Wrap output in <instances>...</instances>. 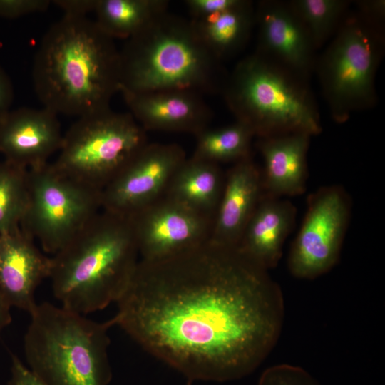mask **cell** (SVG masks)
I'll use <instances>...</instances> for the list:
<instances>
[{"instance_id":"13","label":"cell","mask_w":385,"mask_h":385,"mask_svg":"<svg viewBox=\"0 0 385 385\" xmlns=\"http://www.w3.org/2000/svg\"><path fill=\"white\" fill-rule=\"evenodd\" d=\"M255 52L307 81L314 71L316 48L289 1L265 0L255 7Z\"/></svg>"},{"instance_id":"32","label":"cell","mask_w":385,"mask_h":385,"mask_svg":"<svg viewBox=\"0 0 385 385\" xmlns=\"http://www.w3.org/2000/svg\"><path fill=\"white\" fill-rule=\"evenodd\" d=\"M14 88L10 78L0 66V118L10 111Z\"/></svg>"},{"instance_id":"3","label":"cell","mask_w":385,"mask_h":385,"mask_svg":"<svg viewBox=\"0 0 385 385\" xmlns=\"http://www.w3.org/2000/svg\"><path fill=\"white\" fill-rule=\"evenodd\" d=\"M140 260L130 219L102 209L51 257L53 293L71 312L101 310L121 297Z\"/></svg>"},{"instance_id":"14","label":"cell","mask_w":385,"mask_h":385,"mask_svg":"<svg viewBox=\"0 0 385 385\" xmlns=\"http://www.w3.org/2000/svg\"><path fill=\"white\" fill-rule=\"evenodd\" d=\"M58 115L43 108H20L0 118V153L26 170L48 163L63 141Z\"/></svg>"},{"instance_id":"21","label":"cell","mask_w":385,"mask_h":385,"mask_svg":"<svg viewBox=\"0 0 385 385\" xmlns=\"http://www.w3.org/2000/svg\"><path fill=\"white\" fill-rule=\"evenodd\" d=\"M190 20L205 46L222 62L248 42L255 26V6L251 1L238 0L229 9Z\"/></svg>"},{"instance_id":"20","label":"cell","mask_w":385,"mask_h":385,"mask_svg":"<svg viewBox=\"0 0 385 385\" xmlns=\"http://www.w3.org/2000/svg\"><path fill=\"white\" fill-rule=\"evenodd\" d=\"M225 175L220 165L191 156L176 171L164 195L215 219Z\"/></svg>"},{"instance_id":"28","label":"cell","mask_w":385,"mask_h":385,"mask_svg":"<svg viewBox=\"0 0 385 385\" xmlns=\"http://www.w3.org/2000/svg\"><path fill=\"white\" fill-rule=\"evenodd\" d=\"M238 0H187L185 4L191 19H198L222 11L234 6Z\"/></svg>"},{"instance_id":"24","label":"cell","mask_w":385,"mask_h":385,"mask_svg":"<svg viewBox=\"0 0 385 385\" xmlns=\"http://www.w3.org/2000/svg\"><path fill=\"white\" fill-rule=\"evenodd\" d=\"M292 6L306 26L316 50L332 39L349 11L346 0H292Z\"/></svg>"},{"instance_id":"19","label":"cell","mask_w":385,"mask_h":385,"mask_svg":"<svg viewBox=\"0 0 385 385\" xmlns=\"http://www.w3.org/2000/svg\"><path fill=\"white\" fill-rule=\"evenodd\" d=\"M296 214L290 201L263 194L237 247L266 270L276 267Z\"/></svg>"},{"instance_id":"10","label":"cell","mask_w":385,"mask_h":385,"mask_svg":"<svg viewBox=\"0 0 385 385\" xmlns=\"http://www.w3.org/2000/svg\"><path fill=\"white\" fill-rule=\"evenodd\" d=\"M350 212L349 197L341 186L323 187L309 196L288 257V268L294 277L314 279L337 265Z\"/></svg>"},{"instance_id":"27","label":"cell","mask_w":385,"mask_h":385,"mask_svg":"<svg viewBox=\"0 0 385 385\" xmlns=\"http://www.w3.org/2000/svg\"><path fill=\"white\" fill-rule=\"evenodd\" d=\"M51 4L48 0H0V16L15 19L42 12Z\"/></svg>"},{"instance_id":"22","label":"cell","mask_w":385,"mask_h":385,"mask_svg":"<svg viewBox=\"0 0 385 385\" xmlns=\"http://www.w3.org/2000/svg\"><path fill=\"white\" fill-rule=\"evenodd\" d=\"M166 0H97V26L108 36L128 38L168 11Z\"/></svg>"},{"instance_id":"26","label":"cell","mask_w":385,"mask_h":385,"mask_svg":"<svg viewBox=\"0 0 385 385\" xmlns=\"http://www.w3.org/2000/svg\"><path fill=\"white\" fill-rule=\"evenodd\" d=\"M258 385H322L303 368L280 364L266 369Z\"/></svg>"},{"instance_id":"25","label":"cell","mask_w":385,"mask_h":385,"mask_svg":"<svg viewBox=\"0 0 385 385\" xmlns=\"http://www.w3.org/2000/svg\"><path fill=\"white\" fill-rule=\"evenodd\" d=\"M28 200L27 170L0 161V234L20 227Z\"/></svg>"},{"instance_id":"23","label":"cell","mask_w":385,"mask_h":385,"mask_svg":"<svg viewBox=\"0 0 385 385\" xmlns=\"http://www.w3.org/2000/svg\"><path fill=\"white\" fill-rule=\"evenodd\" d=\"M196 145L192 156L215 164L237 162L251 155L252 130L245 124L207 128L195 135Z\"/></svg>"},{"instance_id":"33","label":"cell","mask_w":385,"mask_h":385,"mask_svg":"<svg viewBox=\"0 0 385 385\" xmlns=\"http://www.w3.org/2000/svg\"><path fill=\"white\" fill-rule=\"evenodd\" d=\"M10 307L11 306L0 294V332L11 322Z\"/></svg>"},{"instance_id":"7","label":"cell","mask_w":385,"mask_h":385,"mask_svg":"<svg viewBox=\"0 0 385 385\" xmlns=\"http://www.w3.org/2000/svg\"><path fill=\"white\" fill-rule=\"evenodd\" d=\"M384 51L383 24L349 11L314 68L335 122L376 103L375 78Z\"/></svg>"},{"instance_id":"9","label":"cell","mask_w":385,"mask_h":385,"mask_svg":"<svg viewBox=\"0 0 385 385\" xmlns=\"http://www.w3.org/2000/svg\"><path fill=\"white\" fill-rule=\"evenodd\" d=\"M28 200L20 228L56 254L102 210L101 190L73 180L51 163L27 170Z\"/></svg>"},{"instance_id":"16","label":"cell","mask_w":385,"mask_h":385,"mask_svg":"<svg viewBox=\"0 0 385 385\" xmlns=\"http://www.w3.org/2000/svg\"><path fill=\"white\" fill-rule=\"evenodd\" d=\"M51 257L36 247L20 227L0 234V294L12 307L30 313L36 306L35 291L49 278Z\"/></svg>"},{"instance_id":"12","label":"cell","mask_w":385,"mask_h":385,"mask_svg":"<svg viewBox=\"0 0 385 385\" xmlns=\"http://www.w3.org/2000/svg\"><path fill=\"white\" fill-rule=\"evenodd\" d=\"M140 260H163L210 240L214 218L163 195L130 217Z\"/></svg>"},{"instance_id":"18","label":"cell","mask_w":385,"mask_h":385,"mask_svg":"<svg viewBox=\"0 0 385 385\" xmlns=\"http://www.w3.org/2000/svg\"><path fill=\"white\" fill-rule=\"evenodd\" d=\"M310 138L305 133L258 138L257 148L264 161L261 171L263 194L279 197L304 192Z\"/></svg>"},{"instance_id":"11","label":"cell","mask_w":385,"mask_h":385,"mask_svg":"<svg viewBox=\"0 0 385 385\" xmlns=\"http://www.w3.org/2000/svg\"><path fill=\"white\" fill-rule=\"evenodd\" d=\"M187 158L176 143H147L101 190L102 209L130 217L163 197Z\"/></svg>"},{"instance_id":"15","label":"cell","mask_w":385,"mask_h":385,"mask_svg":"<svg viewBox=\"0 0 385 385\" xmlns=\"http://www.w3.org/2000/svg\"><path fill=\"white\" fill-rule=\"evenodd\" d=\"M139 125L148 130L197 135L209 128L212 113L202 95L187 91L133 92L120 89Z\"/></svg>"},{"instance_id":"17","label":"cell","mask_w":385,"mask_h":385,"mask_svg":"<svg viewBox=\"0 0 385 385\" xmlns=\"http://www.w3.org/2000/svg\"><path fill=\"white\" fill-rule=\"evenodd\" d=\"M262 195L261 170L251 155L234 163L225 175L210 241L237 247Z\"/></svg>"},{"instance_id":"2","label":"cell","mask_w":385,"mask_h":385,"mask_svg":"<svg viewBox=\"0 0 385 385\" xmlns=\"http://www.w3.org/2000/svg\"><path fill=\"white\" fill-rule=\"evenodd\" d=\"M119 50L94 20L64 15L46 32L32 79L44 108L78 118L110 108L120 91Z\"/></svg>"},{"instance_id":"1","label":"cell","mask_w":385,"mask_h":385,"mask_svg":"<svg viewBox=\"0 0 385 385\" xmlns=\"http://www.w3.org/2000/svg\"><path fill=\"white\" fill-rule=\"evenodd\" d=\"M266 270L237 247L207 242L140 260L111 319L189 381L254 371L282 332L284 301Z\"/></svg>"},{"instance_id":"8","label":"cell","mask_w":385,"mask_h":385,"mask_svg":"<svg viewBox=\"0 0 385 385\" xmlns=\"http://www.w3.org/2000/svg\"><path fill=\"white\" fill-rule=\"evenodd\" d=\"M147 143L146 131L129 112L109 108L78 118L51 164L61 174L102 190Z\"/></svg>"},{"instance_id":"31","label":"cell","mask_w":385,"mask_h":385,"mask_svg":"<svg viewBox=\"0 0 385 385\" xmlns=\"http://www.w3.org/2000/svg\"><path fill=\"white\" fill-rule=\"evenodd\" d=\"M356 2L358 11L373 21L383 24L385 16L384 0H360Z\"/></svg>"},{"instance_id":"6","label":"cell","mask_w":385,"mask_h":385,"mask_svg":"<svg viewBox=\"0 0 385 385\" xmlns=\"http://www.w3.org/2000/svg\"><path fill=\"white\" fill-rule=\"evenodd\" d=\"M236 121L259 138L322 130L308 81L255 52L228 73L221 93Z\"/></svg>"},{"instance_id":"5","label":"cell","mask_w":385,"mask_h":385,"mask_svg":"<svg viewBox=\"0 0 385 385\" xmlns=\"http://www.w3.org/2000/svg\"><path fill=\"white\" fill-rule=\"evenodd\" d=\"M24 336L28 368L43 385H108V329L98 322L48 302L29 313Z\"/></svg>"},{"instance_id":"30","label":"cell","mask_w":385,"mask_h":385,"mask_svg":"<svg viewBox=\"0 0 385 385\" xmlns=\"http://www.w3.org/2000/svg\"><path fill=\"white\" fill-rule=\"evenodd\" d=\"M64 11V15L86 16V14L93 11L97 0H57L53 1Z\"/></svg>"},{"instance_id":"29","label":"cell","mask_w":385,"mask_h":385,"mask_svg":"<svg viewBox=\"0 0 385 385\" xmlns=\"http://www.w3.org/2000/svg\"><path fill=\"white\" fill-rule=\"evenodd\" d=\"M9 385H43L15 355H11Z\"/></svg>"},{"instance_id":"4","label":"cell","mask_w":385,"mask_h":385,"mask_svg":"<svg viewBox=\"0 0 385 385\" xmlns=\"http://www.w3.org/2000/svg\"><path fill=\"white\" fill-rule=\"evenodd\" d=\"M119 53L120 90L219 94L228 76L191 20L168 11L125 40Z\"/></svg>"}]
</instances>
